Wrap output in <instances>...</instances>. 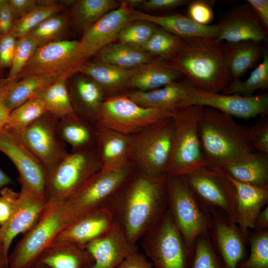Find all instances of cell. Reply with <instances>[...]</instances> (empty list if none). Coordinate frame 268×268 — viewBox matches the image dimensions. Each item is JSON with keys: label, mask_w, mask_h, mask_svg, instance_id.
Returning a JSON list of instances; mask_svg holds the SVG:
<instances>
[{"label": "cell", "mask_w": 268, "mask_h": 268, "mask_svg": "<svg viewBox=\"0 0 268 268\" xmlns=\"http://www.w3.org/2000/svg\"><path fill=\"white\" fill-rule=\"evenodd\" d=\"M194 86L187 79L177 81L150 91L131 90L127 95L137 104L145 108L175 111Z\"/></svg>", "instance_id": "obj_25"}, {"label": "cell", "mask_w": 268, "mask_h": 268, "mask_svg": "<svg viewBox=\"0 0 268 268\" xmlns=\"http://www.w3.org/2000/svg\"><path fill=\"white\" fill-rule=\"evenodd\" d=\"M56 129L59 137L71 146V151L96 148L95 126L77 115L59 120Z\"/></svg>", "instance_id": "obj_31"}, {"label": "cell", "mask_w": 268, "mask_h": 268, "mask_svg": "<svg viewBox=\"0 0 268 268\" xmlns=\"http://www.w3.org/2000/svg\"><path fill=\"white\" fill-rule=\"evenodd\" d=\"M208 213L211 224L207 233L212 244L227 268H236L245 259L247 234L223 210L212 208Z\"/></svg>", "instance_id": "obj_17"}, {"label": "cell", "mask_w": 268, "mask_h": 268, "mask_svg": "<svg viewBox=\"0 0 268 268\" xmlns=\"http://www.w3.org/2000/svg\"><path fill=\"white\" fill-rule=\"evenodd\" d=\"M133 9L126 0L121 1L117 8L104 15L83 33L78 41V52L84 62L118 39L121 29L133 21Z\"/></svg>", "instance_id": "obj_18"}, {"label": "cell", "mask_w": 268, "mask_h": 268, "mask_svg": "<svg viewBox=\"0 0 268 268\" xmlns=\"http://www.w3.org/2000/svg\"><path fill=\"white\" fill-rule=\"evenodd\" d=\"M84 63L78 52V41L60 40L38 47L16 78L44 74L68 79Z\"/></svg>", "instance_id": "obj_13"}, {"label": "cell", "mask_w": 268, "mask_h": 268, "mask_svg": "<svg viewBox=\"0 0 268 268\" xmlns=\"http://www.w3.org/2000/svg\"><path fill=\"white\" fill-rule=\"evenodd\" d=\"M187 13V16L192 20L203 25H209L214 15L211 1L204 0L190 1Z\"/></svg>", "instance_id": "obj_47"}, {"label": "cell", "mask_w": 268, "mask_h": 268, "mask_svg": "<svg viewBox=\"0 0 268 268\" xmlns=\"http://www.w3.org/2000/svg\"><path fill=\"white\" fill-rule=\"evenodd\" d=\"M0 151L6 155L16 168L21 189L45 197L47 172L18 137L4 128L0 131Z\"/></svg>", "instance_id": "obj_16"}, {"label": "cell", "mask_w": 268, "mask_h": 268, "mask_svg": "<svg viewBox=\"0 0 268 268\" xmlns=\"http://www.w3.org/2000/svg\"><path fill=\"white\" fill-rule=\"evenodd\" d=\"M59 78L47 75L35 74L18 79L7 96L8 108L11 111L26 101L38 97Z\"/></svg>", "instance_id": "obj_34"}, {"label": "cell", "mask_w": 268, "mask_h": 268, "mask_svg": "<svg viewBox=\"0 0 268 268\" xmlns=\"http://www.w3.org/2000/svg\"><path fill=\"white\" fill-rule=\"evenodd\" d=\"M117 268H155L146 256L137 251L127 257Z\"/></svg>", "instance_id": "obj_52"}, {"label": "cell", "mask_w": 268, "mask_h": 268, "mask_svg": "<svg viewBox=\"0 0 268 268\" xmlns=\"http://www.w3.org/2000/svg\"><path fill=\"white\" fill-rule=\"evenodd\" d=\"M182 75L170 62L157 58L137 67L127 88L141 91L152 90L178 81Z\"/></svg>", "instance_id": "obj_28"}, {"label": "cell", "mask_w": 268, "mask_h": 268, "mask_svg": "<svg viewBox=\"0 0 268 268\" xmlns=\"http://www.w3.org/2000/svg\"><path fill=\"white\" fill-rule=\"evenodd\" d=\"M8 2L16 20L38 5L35 0H8Z\"/></svg>", "instance_id": "obj_54"}, {"label": "cell", "mask_w": 268, "mask_h": 268, "mask_svg": "<svg viewBox=\"0 0 268 268\" xmlns=\"http://www.w3.org/2000/svg\"><path fill=\"white\" fill-rule=\"evenodd\" d=\"M141 247L155 268H185L191 249L168 210L141 238Z\"/></svg>", "instance_id": "obj_10"}, {"label": "cell", "mask_w": 268, "mask_h": 268, "mask_svg": "<svg viewBox=\"0 0 268 268\" xmlns=\"http://www.w3.org/2000/svg\"><path fill=\"white\" fill-rule=\"evenodd\" d=\"M68 19L67 14L60 12L45 19L27 35L34 38L39 47L60 40L67 30Z\"/></svg>", "instance_id": "obj_43"}, {"label": "cell", "mask_w": 268, "mask_h": 268, "mask_svg": "<svg viewBox=\"0 0 268 268\" xmlns=\"http://www.w3.org/2000/svg\"><path fill=\"white\" fill-rule=\"evenodd\" d=\"M156 26L142 21H133L120 31L118 39L119 43L140 50L154 32Z\"/></svg>", "instance_id": "obj_45"}, {"label": "cell", "mask_w": 268, "mask_h": 268, "mask_svg": "<svg viewBox=\"0 0 268 268\" xmlns=\"http://www.w3.org/2000/svg\"><path fill=\"white\" fill-rule=\"evenodd\" d=\"M14 184V181L0 169V191L4 188Z\"/></svg>", "instance_id": "obj_58"}, {"label": "cell", "mask_w": 268, "mask_h": 268, "mask_svg": "<svg viewBox=\"0 0 268 268\" xmlns=\"http://www.w3.org/2000/svg\"><path fill=\"white\" fill-rule=\"evenodd\" d=\"M189 2L187 0H144L141 5L148 10H164L185 5Z\"/></svg>", "instance_id": "obj_53"}, {"label": "cell", "mask_w": 268, "mask_h": 268, "mask_svg": "<svg viewBox=\"0 0 268 268\" xmlns=\"http://www.w3.org/2000/svg\"><path fill=\"white\" fill-rule=\"evenodd\" d=\"M199 137L205 166L221 170L244 160L254 151L249 128L212 108L203 107Z\"/></svg>", "instance_id": "obj_3"}, {"label": "cell", "mask_w": 268, "mask_h": 268, "mask_svg": "<svg viewBox=\"0 0 268 268\" xmlns=\"http://www.w3.org/2000/svg\"><path fill=\"white\" fill-rule=\"evenodd\" d=\"M167 177H150L135 169L107 202L114 223L132 243L136 244L167 211Z\"/></svg>", "instance_id": "obj_1"}, {"label": "cell", "mask_w": 268, "mask_h": 268, "mask_svg": "<svg viewBox=\"0 0 268 268\" xmlns=\"http://www.w3.org/2000/svg\"><path fill=\"white\" fill-rule=\"evenodd\" d=\"M48 112L42 100L37 97L11 111L4 129L17 130L26 127Z\"/></svg>", "instance_id": "obj_42"}, {"label": "cell", "mask_w": 268, "mask_h": 268, "mask_svg": "<svg viewBox=\"0 0 268 268\" xmlns=\"http://www.w3.org/2000/svg\"><path fill=\"white\" fill-rule=\"evenodd\" d=\"M18 79L7 77L0 80V131L4 128L11 112L6 104L7 96Z\"/></svg>", "instance_id": "obj_51"}, {"label": "cell", "mask_w": 268, "mask_h": 268, "mask_svg": "<svg viewBox=\"0 0 268 268\" xmlns=\"http://www.w3.org/2000/svg\"><path fill=\"white\" fill-rule=\"evenodd\" d=\"M84 247L94 259L91 268H117L127 257L139 251L136 244L115 223L106 234Z\"/></svg>", "instance_id": "obj_21"}, {"label": "cell", "mask_w": 268, "mask_h": 268, "mask_svg": "<svg viewBox=\"0 0 268 268\" xmlns=\"http://www.w3.org/2000/svg\"><path fill=\"white\" fill-rule=\"evenodd\" d=\"M171 64L197 89L222 93L232 80L229 64L233 44L215 38L184 39Z\"/></svg>", "instance_id": "obj_2"}, {"label": "cell", "mask_w": 268, "mask_h": 268, "mask_svg": "<svg viewBox=\"0 0 268 268\" xmlns=\"http://www.w3.org/2000/svg\"><path fill=\"white\" fill-rule=\"evenodd\" d=\"M2 78V77L1 70L0 69V80H1Z\"/></svg>", "instance_id": "obj_64"}, {"label": "cell", "mask_w": 268, "mask_h": 268, "mask_svg": "<svg viewBox=\"0 0 268 268\" xmlns=\"http://www.w3.org/2000/svg\"><path fill=\"white\" fill-rule=\"evenodd\" d=\"M192 105L216 109L232 117L247 120L268 113V95L261 93L250 96L224 94L201 91L193 87L182 104L181 108Z\"/></svg>", "instance_id": "obj_15"}, {"label": "cell", "mask_w": 268, "mask_h": 268, "mask_svg": "<svg viewBox=\"0 0 268 268\" xmlns=\"http://www.w3.org/2000/svg\"><path fill=\"white\" fill-rule=\"evenodd\" d=\"M38 47L35 40L30 36L26 35L17 38L7 77L16 78L35 54Z\"/></svg>", "instance_id": "obj_46"}, {"label": "cell", "mask_w": 268, "mask_h": 268, "mask_svg": "<svg viewBox=\"0 0 268 268\" xmlns=\"http://www.w3.org/2000/svg\"><path fill=\"white\" fill-rule=\"evenodd\" d=\"M58 120L47 113L25 128L9 130L18 137L40 162L48 177L68 153L66 144L57 132Z\"/></svg>", "instance_id": "obj_12"}, {"label": "cell", "mask_w": 268, "mask_h": 268, "mask_svg": "<svg viewBox=\"0 0 268 268\" xmlns=\"http://www.w3.org/2000/svg\"><path fill=\"white\" fill-rule=\"evenodd\" d=\"M203 108L192 105L174 111L175 130L168 176H185L205 166L199 137Z\"/></svg>", "instance_id": "obj_5"}, {"label": "cell", "mask_w": 268, "mask_h": 268, "mask_svg": "<svg viewBox=\"0 0 268 268\" xmlns=\"http://www.w3.org/2000/svg\"><path fill=\"white\" fill-rule=\"evenodd\" d=\"M219 41L235 44L246 41L262 42L268 32L249 5L239 6L223 15L216 24Z\"/></svg>", "instance_id": "obj_20"}, {"label": "cell", "mask_w": 268, "mask_h": 268, "mask_svg": "<svg viewBox=\"0 0 268 268\" xmlns=\"http://www.w3.org/2000/svg\"><path fill=\"white\" fill-rule=\"evenodd\" d=\"M38 1V5L17 19L10 33L16 38L27 35L50 16L62 11L65 7L57 2Z\"/></svg>", "instance_id": "obj_39"}, {"label": "cell", "mask_w": 268, "mask_h": 268, "mask_svg": "<svg viewBox=\"0 0 268 268\" xmlns=\"http://www.w3.org/2000/svg\"><path fill=\"white\" fill-rule=\"evenodd\" d=\"M67 80L64 77L58 79L38 96L43 101L48 112L58 120L77 115L71 104Z\"/></svg>", "instance_id": "obj_36"}, {"label": "cell", "mask_w": 268, "mask_h": 268, "mask_svg": "<svg viewBox=\"0 0 268 268\" xmlns=\"http://www.w3.org/2000/svg\"><path fill=\"white\" fill-rule=\"evenodd\" d=\"M100 169L96 148L68 153L48 177L46 200L65 201Z\"/></svg>", "instance_id": "obj_11"}, {"label": "cell", "mask_w": 268, "mask_h": 268, "mask_svg": "<svg viewBox=\"0 0 268 268\" xmlns=\"http://www.w3.org/2000/svg\"><path fill=\"white\" fill-rule=\"evenodd\" d=\"M0 252H3V244H2V241L1 236L0 230Z\"/></svg>", "instance_id": "obj_62"}, {"label": "cell", "mask_w": 268, "mask_h": 268, "mask_svg": "<svg viewBox=\"0 0 268 268\" xmlns=\"http://www.w3.org/2000/svg\"><path fill=\"white\" fill-rule=\"evenodd\" d=\"M249 136L255 151L268 154V118H261L249 127Z\"/></svg>", "instance_id": "obj_48"}, {"label": "cell", "mask_w": 268, "mask_h": 268, "mask_svg": "<svg viewBox=\"0 0 268 268\" xmlns=\"http://www.w3.org/2000/svg\"><path fill=\"white\" fill-rule=\"evenodd\" d=\"M17 39L11 33L0 35V69L10 67Z\"/></svg>", "instance_id": "obj_50"}, {"label": "cell", "mask_w": 268, "mask_h": 268, "mask_svg": "<svg viewBox=\"0 0 268 268\" xmlns=\"http://www.w3.org/2000/svg\"><path fill=\"white\" fill-rule=\"evenodd\" d=\"M96 61L126 69H133L147 64L157 57L138 49L113 42L101 49Z\"/></svg>", "instance_id": "obj_33"}, {"label": "cell", "mask_w": 268, "mask_h": 268, "mask_svg": "<svg viewBox=\"0 0 268 268\" xmlns=\"http://www.w3.org/2000/svg\"><path fill=\"white\" fill-rule=\"evenodd\" d=\"M120 3L114 0L74 1L71 14L74 23L84 33L104 15L117 8Z\"/></svg>", "instance_id": "obj_35"}, {"label": "cell", "mask_w": 268, "mask_h": 268, "mask_svg": "<svg viewBox=\"0 0 268 268\" xmlns=\"http://www.w3.org/2000/svg\"><path fill=\"white\" fill-rule=\"evenodd\" d=\"M174 111L143 107L123 93L104 99L96 116L94 126L132 135L172 117Z\"/></svg>", "instance_id": "obj_9"}, {"label": "cell", "mask_w": 268, "mask_h": 268, "mask_svg": "<svg viewBox=\"0 0 268 268\" xmlns=\"http://www.w3.org/2000/svg\"><path fill=\"white\" fill-rule=\"evenodd\" d=\"M19 193L9 187L0 191V227L8 220L16 203Z\"/></svg>", "instance_id": "obj_49"}, {"label": "cell", "mask_w": 268, "mask_h": 268, "mask_svg": "<svg viewBox=\"0 0 268 268\" xmlns=\"http://www.w3.org/2000/svg\"><path fill=\"white\" fill-rule=\"evenodd\" d=\"M183 44V39L157 26L140 50L157 58L171 60L180 52Z\"/></svg>", "instance_id": "obj_41"}, {"label": "cell", "mask_w": 268, "mask_h": 268, "mask_svg": "<svg viewBox=\"0 0 268 268\" xmlns=\"http://www.w3.org/2000/svg\"><path fill=\"white\" fill-rule=\"evenodd\" d=\"M261 42L246 41L233 44L229 64L232 80L239 79L263 57L264 49L262 50Z\"/></svg>", "instance_id": "obj_37"}, {"label": "cell", "mask_w": 268, "mask_h": 268, "mask_svg": "<svg viewBox=\"0 0 268 268\" xmlns=\"http://www.w3.org/2000/svg\"><path fill=\"white\" fill-rule=\"evenodd\" d=\"M185 268H227L214 248L208 233L199 235L191 249Z\"/></svg>", "instance_id": "obj_40"}, {"label": "cell", "mask_w": 268, "mask_h": 268, "mask_svg": "<svg viewBox=\"0 0 268 268\" xmlns=\"http://www.w3.org/2000/svg\"><path fill=\"white\" fill-rule=\"evenodd\" d=\"M115 224L106 207L86 213L65 227L54 240L67 241L85 246L108 232Z\"/></svg>", "instance_id": "obj_22"}, {"label": "cell", "mask_w": 268, "mask_h": 268, "mask_svg": "<svg viewBox=\"0 0 268 268\" xmlns=\"http://www.w3.org/2000/svg\"><path fill=\"white\" fill-rule=\"evenodd\" d=\"M131 8L133 9V7L139 5H142L144 0H126Z\"/></svg>", "instance_id": "obj_60"}, {"label": "cell", "mask_w": 268, "mask_h": 268, "mask_svg": "<svg viewBox=\"0 0 268 268\" xmlns=\"http://www.w3.org/2000/svg\"><path fill=\"white\" fill-rule=\"evenodd\" d=\"M37 263L47 268H91L94 259L83 246L54 240L42 253Z\"/></svg>", "instance_id": "obj_26"}, {"label": "cell", "mask_w": 268, "mask_h": 268, "mask_svg": "<svg viewBox=\"0 0 268 268\" xmlns=\"http://www.w3.org/2000/svg\"><path fill=\"white\" fill-rule=\"evenodd\" d=\"M262 61L252 71L245 80L239 79L232 80L226 89L221 93L224 94H237L243 96L253 95L259 89L268 88V53L264 49Z\"/></svg>", "instance_id": "obj_38"}, {"label": "cell", "mask_w": 268, "mask_h": 268, "mask_svg": "<svg viewBox=\"0 0 268 268\" xmlns=\"http://www.w3.org/2000/svg\"><path fill=\"white\" fill-rule=\"evenodd\" d=\"M8 0H0V10L3 5L7 2Z\"/></svg>", "instance_id": "obj_63"}, {"label": "cell", "mask_w": 268, "mask_h": 268, "mask_svg": "<svg viewBox=\"0 0 268 268\" xmlns=\"http://www.w3.org/2000/svg\"><path fill=\"white\" fill-rule=\"evenodd\" d=\"M136 69L123 68L97 61H86L80 66L78 73L90 78L104 91L115 92L128 87Z\"/></svg>", "instance_id": "obj_30"}, {"label": "cell", "mask_w": 268, "mask_h": 268, "mask_svg": "<svg viewBox=\"0 0 268 268\" xmlns=\"http://www.w3.org/2000/svg\"><path fill=\"white\" fill-rule=\"evenodd\" d=\"M265 30L268 32V0H247Z\"/></svg>", "instance_id": "obj_55"}, {"label": "cell", "mask_w": 268, "mask_h": 268, "mask_svg": "<svg viewBox=\"0 0 268 268\" xmlns=\"http://www.w3.org/2000/svg\"><path fill=\"white\" fill-rule=\"evenodd\" d=\"M221 171L237 181L268 188V154L254 151L244 160L228 165Z\"/></svg>", "instance_id": "obj_32"}, {"label": "cell", "mask_w": 268, "mask_h": 268, "mask_svg": "<svg viewBox=\"0 0 268 268\" xmlns=\"http://www.w3.org/2000/svg\"><path fill=\"white\" fill-rule=\"evenodd\" d=\"M80 74L68 84L71 104L78 117L94 125L96 116L105 98L104 91L90 78Z\"/></svg>", "instance_id": "obj_27"}, {"label": "cell", "mask_w": 268, "mask_h": 268, "mask_svg": "<svg viewBox=\"0 0 268 268\" xmlns=\"http://www.w3.org/2000/svg\"><path fill=\"white\" fill-rule=\"evenodd\" d=\"M15 20L7 0L0 10V35H5L10 33Z\"/></svg>", "instance_id": "obj_56"}, {"label": "cell", "mask_w": 268, "mask_h": 268, "mask_svg": "<svg viewBox=\"0 0 268 268\" xmlns=\"http://www.w3.org/2000/svg\"><path fill=\"white\" fill-rule=\"evenodd\" d=\"M174 130L172 117L131 135L129 159L136 170L155 178L167 175Z\"/></svg>", "instance_id": "obj_4"}, {"label": "cell", "mask_w": 268, "mask_h": 268, "mask_svg": "<svg viewBox=\"0 0 268 268\" xmlns=\"http://www.w3.org/2000/svg\"><path fill=\"white\" fill-rule=\"evenodd\" d=\"M132 21L142 20L156 26L182 38H215L218 35L217 24L203 25L196 23L187 15L173 14L155 15L139 11L132 10Z\"/></svg>", "instance_id": "obj_23"}, {"label": "cell", "mask_w": 268, "mask_h": 268, "mask_svg": "<svg viewBox=\"0 0 268 268\" xmlns=\"http://www.w3.org/2000/svg\"><path fill=\"white\" fill-rule=\"evenodd\" d=\"M8 257L0 252V268H8Z\"/></svg>", "instance_id": "obj_59"}, {"label": "cell", "mask_w": 268, "mask_h": 268, "mask_svg": "<svg viewBox=\"0 0 268 268\" xmlns=\"http://www.w3.org/2000/svg\"><path fill=\"white\" fill-rule=\"evenodd\" d=\"M47 203L45 197L21 189L11 216L0 227L5 255L8 256V251L14 238L20 234L25 233L36 223Z\"/></svg>", "instance_id": "obj_19"}, {"label": "cell", "mask_w": 268, "mask_h": 268, "mask_svg": "<svg viewBox=\"0 0 268 268\" xmlns=\"http://www.w3.org/2000/svg\"><path fill=\"white\" fill-rule=\"evenodd\" d=\"M250 253L236 268H268V229L247 232Z\"/></svg>", "instance_id": "obj_44"}, {"label": "cell", "mask_w": 268, "mask_h": 268, "mask_svg": "<svg viewBox=\"0 0 268 268\" xmlns=\"http://www.w3.org/2000/svg\"><path fill=\"white\" fill-rule=\"evenodd\" d=\"M134 170V164L130 160L101 168L64 201V211L68 225L86 213L106 207L111 197Z\"/></svg>", "instance_id": "obj_6"}, {"label": "cell", "mask_w": 268, "mask_h": 268, "mask_svg": "<svg viewBox=\"0 0 268 268\" xmlns=\"http://www.w3.org/2000/svg\"><path fill=\"white\" fill-rule=\"evenodd\" d=\"M268 229V205L260 212L256 220L253 230L261 231Z\"/></svg>", "instance_id": "obj_57"}, {"label": "cell", "mask_w": 268, "mask_h": 268, "mask_svg": "<svg viewBox=\"0 0 268 268\" xmlns=\"http://www.w3.org/2000/svg\"><path fill=\"white\" fill-rule=\"evenodd\" d=\"M227 176L235 189V222L242 232L247 234L250 229H254L258 216L262 210L268 205V188L242 183Z\"/></svg>", "instance_id": "obj_24"}, {"label": "cell", "mask_w": 268, "mask_h": 268, "mask_svg": "<svg viewBox=\"0 0 268 268\" xmlns=\"http://www.w3.org/2000/svg\"><path fill=\"white\" fill-rule=\"evenodd\" d=\"M95 127L96 151L101 168L129 160L131 135L102 127Z\"/></svg>", "instance_id": "obj_29"}, {"label": "cell", "mask_w": 268, "mask_h": 268, "mask_svg": "<svg viewBox=\"0 0 268 268\" xmlns=\"http://www.w3.org/2000/svg\"><path fill=\"white\" fill-rule=\"evenodd\" d=\"M168 210L189 248L196 239L208 233L209 214L202 207L182 176H169L167 182Z\"/></svg>", "instance_id": "obj_8"}, {"label": "cell", "mask_w": 268, "mask_h": 268, "mask_svg": "<svg viewBox=\"0 0 268 268\" xmlns=\"http://www.w3.org/2000/svg\"><path fill=\"white\" fill-rule=\"evenodd\" d=\"M182 177L206 212L212 208H218L235 221V189L226 174L205 166Z\"/></svg>", "instance_id": "obj_14"}, {"label": "cell", "mask_w": 268, "mask_h": 268, "mask_svg": "<svg viewBox=\"0 0 268 268\" xmlns=\"http://www.w3.org/2000/svg\"><path fill=\"white\" fill-rule=\"evenodd\" d=\"M28 268H47L43 265L36 262L35 264Z\"/></svg>", "instance_id": "obj_61"}, {"label": "cell", "mask_w": 268, "mask_h": 268, "mask_svg": "<svg viewBox=\"0 0 268 268\" xmlns=\"http://www.w3.org/2000/svg\"><path fill=\"white\" fill-rule=\"evenodd\" d=\"M64 201L48 200L40 217L8 256L9 268H28L67 225Z\"/></svg>", "instance_id": "obj_7"}]
</instances>
